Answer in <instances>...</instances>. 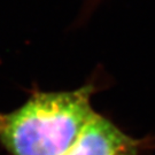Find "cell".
Masks as SVG:
<instances>
[{
    "instance_id": "1",
    "label": "cell",
    "mask_w": 155,
    "mask_h": 155,
    "mask_svg": "<svg viewBox=\"0 0 155 155\" xmlns=\"http://www.w3.org/2000/svg\"><path fill=\"white\" fill-rule=\"evenodd\" d=\"M94 86L72 91H35L17 109L0 114V145L9 155H64L95 111Z\"/></svg>"
},
{
    "instance_id": "2",
    "label": "cell",
    "mask_w": 155,
    "mask_h": 155,
    "mask_svg": "<svg viewBox=\"0 0 155 155\" xmlns=\"http://www.w3.org/2000/svg\"><path fill=\"white\" fill-rule=\"evenodd\" d=\"M154 150L155 136L134 138L111 120L95 113L64 155H150Z\"/></svg>"
}]
</instances>
